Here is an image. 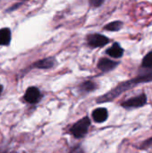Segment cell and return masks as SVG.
Instances as JSON below:
<instances>
[{"instance_id":"cell-9","label":"cell","mask_w":152,"mask_h":153,"mask_svg":"<svg viewBox=\"0 0 152 153\" xmlns=\"http://www.w3.org/2000/svg\"><path fill=\"white\" fill-rule=\"evenodd\" d=\"M55 62L56 61L53 57H47V58H45V59L36 62L33 66L37 67V68H40V69H48V68H51L54 66Z\"/></svg>"},{"instance_id":"cell-18","label":"cell","mask_w":152,"mask_h":153,"mask_svg":"<svg viewBox=\"0 0 152 153\" xmlns=\"http://www.w3.org/2000/svg\"><path fill=\"white\" fill-rule=\"evenodd\" d=\"M0 153H6V152H0Z\"/></svg>"},{"instance_id":"cell-8","label":"cell","mask_w":152,"mask_h":153,"mask_svg":"<svg viewBox=\"0 0 152 153\" xmlns=\"http://www.w3.org/2000/svg\"><path fill=\"white\" fill-rule=\"evenodd\" d=\"M107 54L111 57L120 58L124 55V49L118 43H114L109 48L107 49Z\"/></svg>"},{"instance_id":"cell-7","label":"cell","mask_w":152,"mask_h":153,"mask_svg":"<svg viewBox=\"0 0 152 153\" xmlns=\"http://www.w3.org/2000/svg\"><path fill=\"white\" fill-rule=\"evenodd\" d=\"M108 113L104 108H99L92 112V117L96 123H103L108 119Z\"/></svg>"},{"instance_id":"cell-11","label":"cell","mask_w":152,"mask_h":153,"mask_svg":"<svg viewBox=\"0 0 152 153\" xmlns=\"http://www.w3.org/2000/svg\"><path fill=\"white\" fill-rule=\"evenodd\" d=\"M122 26H123V22L121 21H115L107 24L104 27V30H109V31H118L121 30Z\"/></svg>"},{"instance_id":"cell-14","label":"cell","mask_w":152,"mask_h":153,"mask_svg":"<svg viewBox=\"0 0 152 153\" xmlns=\"http://www.w3.org/2000/svg\"><path fill=\"white\" fill-rule=\"evenodd\" d=\"M149 148H152V137L146 140V141H144L142 143V145L140 146V149H142V150H146Z\"/></svg>"},{"instance_id":"cell-5","label":"cell","mask_w":152,"mask_h":153,"mask_svg":"<svg viewBox=\"0 0 152 153\" xmlns=\"http://www.w3.org/2000/svg\"><path fill=\"white\" fill-rule=\"evenodd\" d=\"M40 98H41L40 91L36 87H30L26 91L25 95H24V100L28 103H31V104H34V103L39 102V100H40Z\"/></svg>"},{"instance_id":"cell-4","label":"cell","mask_w":152,"mask_h":153,"mask_svg":"<svg viewBox=\"0 0 152 153\" xmlns=\"http://www.w3.org/2000/svg\"><path fill=\"white\" fill-rule=\"evenodd\" d=\"M88 45L91 48H101L106 46L109 42V39L104 35L95 33L90 34L87 37Z\"/></svg>"},{"instance_id":"cell-17","label":"cell","mask_w":152,"mask_h":153,"mask_svg":"<svg viewBox=\"0 0 152 153\" xmlns=\"http://www.w3.org/2000/svg\"><path fill=\"white\" fill-rule=\"evenodd\" d=\"M2 91H3V87L0 85V94H1V92H2Z\"/></svg>"},{"instance_id":"cell-3","label":"cell","mask_w":152,"mask_h":153,"mask_svg":"<svg viewBox=\"0 0 152 153\" xmlns=\"http://www.w3.org/2000/svg\"><path fill=\"white\" fill-rule=\"evenodd\" d=\"M146 103H147V95L145 93H142L139 96L133 97L123 102L121 106L125 108H136L143 107Z\"/></svg>"},{"instance_id":"cell-10","label":"cell","mask_w":152,"mask_h":153,"mask_svg":"<svg viewBox=\"0 0 152 153\" xmlns=\"http://www.w3.org/2000/svg\"><path fill=\"white\" fill-rule=\"evenodd\" d=\"M11 40V31L9 29L4 28L0 30V45H8Z\"/></svg>"},{"instance_id":"cell-12","label":"cell","mask_w":152,"mask_h":153,"mask_svg":"<svg viewBox=\"0 0 152 153\" xmlns=\"http://www.w3.org/2000/svg\"><path fill=\"white\" fill-rule=\"evenodd\" d=\"M81 90L84 92H90L96 89V84L91 81H87L80 86Z\"/></svg>"},{"instance_id":"cell-15","label":"cell","mask_w":152,"mask_h":153,"mask_svg":"<svg viewBox=\"0 0 152 153\" xmlns=\"http://www.w3.org/2000/svg\"><path fill=\"white\" fill-rule=\"evenodd\" d=\"M90 4L95 7H98L99 5H101L103 4V1H100V0H90Z\"/></svg>"},{"instance_id":"cell-2","label":"cell","mask_w":152,"mask_h":153,"mask_svg":"<svg viewBox=\"0 0 152 153\" xmlns=\"http://www.w3.org/2000/svg\"><path fill=\"white\" fill-rule=\"evenodd\" d=\"M90 126V120L88 117H85L77 121L71 128V134L77 139L82 138L87 133Z\"/></svg>"},{"instance_id":"cell-6","label":"cell","mask_w":152,"mask_h":153,"mask_svg":"<svg viewBox=\"0 0 152 153\" xmlns=\"http://www.w3.org/2000/svg\"><path fill=\"white\" fill-rule=\"evenodd\" d=\"M118 65L117 62H115L108 58H101L98 63V68L102 72H109L113 70Z\"/></svg>"},{"instance_id":"cell-1","label":"cell","mask_w":152,"mask_h":153,"mask_svg":"<svg viewBox=\"0 0 152 153\" xmlns=\"http://www.w3.org/2000/svg\"><path fill=\"white\" fill-rule=\"evenodd\" d=\"M152 81V71L151 73L148 74H144L142 75H139L136 78L128 80L126 82H124L122 83H120L119 85H117L115 89L111 90L110 91L107 92L105 95L99 97L97 99V103H105V102H109L112 101L114 99L117 98L121 93H123L124 91L130 90L133 87H135L136 85L140 84V83H144V82H149Z\"/></svg>"},{"instance_id":"cell-16","label":"cell","mask_w":152,"mask_h":153,"mask_svg":"<svg viewBox=\"0 0 152 153\" xmlns=\"http://www.w3.org/2000/svg\"><path fill=\"white\" fill-rule=\"evenodd\" d=\"M70 153H84L83 150L82 149L81 146H75L72 149L71 152Z\"/></svg>"},{"instance_id":"cell-13","label":"cell","mask_w":152,"mask_h":153,"mask_svg":"<svg viewBox=\"0 0 152 153\" xmlns=\"http://www.w3.org/2000/svg\"><path fill=\"white\" fill-rule=\"evenodd\" d=\"M142 67L144 68H147V69H151L152 68V51H151L150 53H148L144 58L142 59Z\"/></svg>"}]
</instances>
